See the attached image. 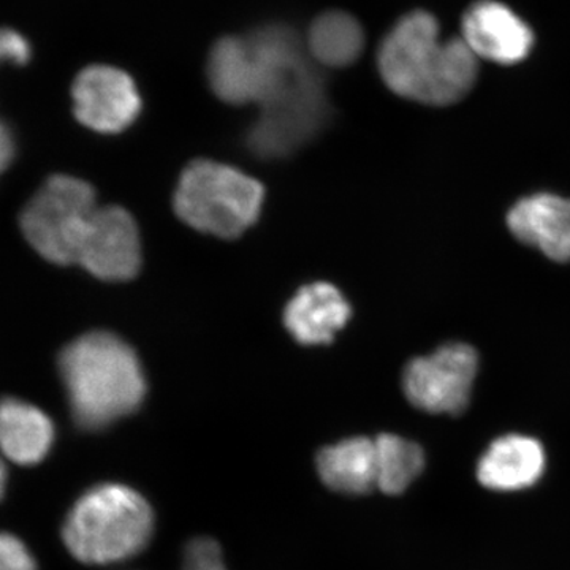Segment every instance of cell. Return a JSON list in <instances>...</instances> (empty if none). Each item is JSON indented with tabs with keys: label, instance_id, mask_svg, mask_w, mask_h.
I'll use <instances>...</instances> for the list:
<instances>
[{
	"label": "cell",
	"instance_id": "obj_1",
	"mask_svg": "<svg viewBox=\"0 0 570 570\" xmlns=\"http://www.w3.org/2000/svg\"><path fill=\"white\" fill-rule=\"evenodd\" d=\"M377 66L390 91L433 107L460 102L479 73L478 56L464 40H441L436 18L423 10L393 26L379 48Z\"/></svg>",
	"mask_w": 570,
	"mask_h": 570
},
{
	"label": "cell",
	"instance_id": "obj_2",
	"mask_svg": "<svg viewBox=\"0 0 570 570\" xmlns=\"http://www.w3.org/2000/svg\"><path fill=\"white\" fill-rule=\"evenodd\" d=\"M59 370L71 414L85 430H100L132 414L146 395L137 355L111 333L94 332L75 340L59 356Z\"/></svg>",
	"mask_w": 570,
	"mask_h": 570
},
{
	"label": "cell",
	"instance_id": "obj_3",
	"mask_svg": "<svg viewBox=\"0 0 570 570\" xmlns=\"http://www.w3.org/2000/svg\"><path fill=\"white\" fill-rule=\"evenodd\" d=\"M153 530V510L141 494L129 487L105 483L78 499L63 524L62 538L78 561L110 564L140 553Z\"/></svg>",
	"mask_w": 570,
	"mask_h": 570
},
{
	"label": "cell",
	"instance_id": "obj_4",
	"mask_svg": "<svg viewBox=\"0 0 570 570\" xmlns=\"http://www.w3.org/2000/svg\"><path fill=\"white\" fill-rule=\"evenodd\" d=\"M264 197L257 179L230 165L197 160L179 178L175 209L195 230L236 238L257 220Z\"/></svg>",
	"mask_w": 570,
	"mask_h": 570
},
{
	"label": "cell",
	"instance_id": "obj_5",
	"mask_svg": "<svg viewBox=\"0 0 570 570\" xmlns=\"http://www.w3.org/2000/svg\"><path fill=\"white\" fill-rule=\"evenodd\" d=\"M99 208L88 183L73 176H51L22 209L26 242L56 265H77L78 249Z\"/></svg>",
	"mask_w": 570,
	"mask_h": 570
},
{
	"label": "cell",
	"instance_id": "obj_6",
	"mask_svg": "<svg viewBox=\"0 0 570 570\" xmlns=\"http://www.w3.org/2000/svg\"><path fill=\"white\" fill-rule=\"evenodd\" d=\"M478 367L474 348L468 344H448L409 363L404 392L422 411L456 415L468 406Z\"/></svg>",
	"mask_w": 570,
	"mask_h": 570
},
{
	"label": "cell",
	"instance_id": "obj_7",
	"mask_svg": "<svg viewBox=\"0 0 570 570\" xmlns=\"http://www.w3.org/2000/svg\"><path fill=\"white\" fill-rule=\"evenodd\" d=\"M77 265L112 283L137 276L141 243L134 217L119 206H99L78 249Z\"/></svg>",
	"mask_w": 570,
	"mask_h": 570
},
{
	"label": "cell",
	"instance_id": "obj_8",
	"mask_svg": "<svg viewBox=\"0 0 570 570\" xmlns=\"http://www.w3.org/2000/svg\"><path fill=\"white\" fill-rule=\"evenodd\" d=\"M71 97L78 121L100 134L121 132L141 110L132 78L110 66L86 67L75 78Z\"/></svg>",
	"mask_w": 570,
	"mask_h": 570
},
{
	"label": "cell",
	"instance_id": "obj_9",
	"mask_svg": "<svg viewBox=\"0 0 570 570\" xmlns=\"http://www.w3.org/2000/svg\"><path fill=\"white\" fill-rule=\"evenodd\" d=\"M461 39L478 59L512 66L528 58L534 33L515 11L498 0L472 3L461 21Z\"/></svg>",
	"mask_w": 570,
	"mask_h": 570
},
{
	"label": "cell",
	"instance_id": "obj_10",
	"mask_svg": "<svg viewBox=\"0 0 570 570\" xmlns=\"http://www.w3.org/2000/svg\"><path fill=\"white\" fill-rule=\"evenodd\" d=\"M510 232L554 262H570V200L551 194L531 195L510 209Z\"/></svg>",
	"mask_w": 570,
	"mask_h": 570
},
{
	"label": "cell",
	"instance_id": "obj_11",
	"mask_svg": "<svg viewBox=\"0 0 570 570\" xmlns=\"http://www.w3.org/2000/svg\"><path fill=\"white\" fill-rule=\"evenodd\" d=\"M351 306L328 283L306 285L285 307L284 324L298 343L306 346L332 343L351 318Z\"/></svg>",
	"mask_w": 570,
	"mask_h": 570
},
{
	"label": "cell",
	"instance_id": "obj_12",
	"mask_svg": "<svg viewBox=\"0 0 570 570\" xmlns=\"http://www.w3.org/2000/svg\"><path fill=\"white\" fill-rule=\"evenodd\" d=\"M546 469V453L535 439L510 434L494 441L479 461L478 478L497 491H519L534 485Z\"/></svg>",
	"mask_w": 570,
	"mask_h": 570
},
{
	"label": "cell",
	"instance_id": "obj_13",
	"mask_svg": "<svg viewBox=\"0 0 570 570\" xmlns=\"http://www.w3.org/2000/svg\"><path fill=\"white\" fill-rule=\"evenodd\" d=\"M55 439L50 417L24 401H0V450L7 459L24 466L40 463Z\"/></svg>",
	"mask_w": 570,
	"mask_h": 570
},
{
	"label": "cell",
	"instance_id": "obj_14",
	"mask_svg": "<svg viewBox=\"0 0 570 570\" xmlns=\"http://www.w3.org/2000/svg\"><path fill=\"white\" fill-rule=\"evenodd\" d=\"M326 487L347 494H366L377 487L376 442L352 438L326 448L317 456Z\"/></svg>",
	"mask_w": 570,
	"mask_h": 570
},
{
	"label": "cell",
	"instance_id": "obj_15",
	"mask_svg": "<svg viewBox=\"0 0 570 570\" xmlns=\"http://www.w3.org/2000/svg\"><path fill=\"white\" fill-rule=\"evenodd\" d=\"M208 78L213 91L224 102L254 104L257 99V80L247 39L225 37L217 41L209 56Z\"/></svg>",
	"mask_w": 570,
	"mask_h": 570
},
{
	"label": "cell",
	"instance_id": "obj_16",
	"mask_svg": "<svg viewBox=\"0 0 570 570\" xmlns=\"http://www.w3.org/2000/svg\"><path fill=\"white\" fill-rule=\"evenodd\" d=\"M365 36L362 26L351 14L330 11L313 22L307 47L318 63L346 67L362 55Z\"/></svg>",
	"mask_w": 570,
	"mask_h": 570
},
{
	"label": "cell",
	"instance_id": "obj_17",
	"mask_svg": "<svg viewBox=\"0 0 570 570\" xmlns=\"http://www.w3.org/2000/svg\"><path fill=\"white\" fill-rule=\"evenodd\" d=\"M377 489L387 494H401L425 468V455L415 442L395 434L376 438Z\"/></svg>",
	"mask_w": 570,
	"mask_h": 570
},
{
	"label": "cell",
	"instance_id": "obj_18",
	"mask_svg": "<svg viewBox=\"0 0 570 570\" xmlns=\"http://www.w3.org/2000/svg\"><path fill=\"white\" fill-rule=\"evenodd\" d=\"M0 570H36L32 554L14 535L0 534Z\"/></svg>",
	"mask_w": 570,
	"mask_h": 570
},
{
	"label": "cell",
	"instance_id": "obj_19",
	"mask_svg": "<svg viewBox=\"0 0 570 570\" xmlns=\"http://www.w3.org/2000/svg\"><path fill=\"white\" fill-rule=\"evenodd\" d=\"M32 50L26 37L13 29H0V63L26 66L31 59Z\"/></svg>",
	"mask_w": 570,
	"mask_h": 570
},
{
	"label": "cell",
	"instance_id": "obj_20",
	"mask_svg": "<svg viewBox=\"0 0 570 570\" xmlns=\"http://www.w3.org/2000/svg\"><path fill=\"white\" fill-rule=\"evenodd\" d=\"M14 153H17V142H14L13 132L6 122L0 119V174L13 160Z\"/></svg>",
	"mask_w": 570,
	"mask_h": 570
},
{
	"label": "cell",
	"instance_id": "obj_21",
	"mask_svg": "<svg viewBox=\"0 0 570 570\" xmlns=\"http://www.w3.org/2000/svg\"><path fill=\"white\" fill-rule=\"evenodd\" d=\"M6 482H7L6 464H3V461L0 460V498H2L3 489H6Z\"/></svg>",
	"mask_w": 570,
	"mask_h": 570
}]
</instances>
